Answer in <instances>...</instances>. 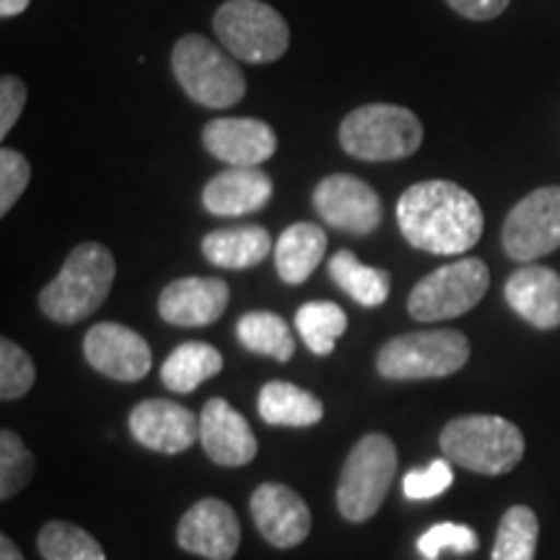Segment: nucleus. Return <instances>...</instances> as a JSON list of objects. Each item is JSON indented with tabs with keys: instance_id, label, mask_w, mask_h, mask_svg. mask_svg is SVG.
Here are the masks:
<instances>
[{
	"instance_id": "obj_29",
	"label": "nucleus",
	"mask_w": 560,
	"mask_h": 560,
	"mask_svg": "<svg viewBox=\"0 0 560 560\" xmlns=\"http://www.w3.org/2000/svg\"><path fill=\"white\" fill-rule=\"evenodd\" d=\"M37 548L45 560H107L100 540L70 522H47L39 529Z\"/></svg>"
},
{
	"instance_id": "obj_8",
	"label": "nucleus",
	"mask_w": 560,
	"mask_h": 560,
	"mask_svg": "<svg viewBox=\"0 0 560 560\" xmlns=\"http://www.w3.org/2000/svg\"><path fill=\"white\" fill-rule=\"evenodd\" d=\"M213 30L226 52L244 62H272L289 50V24L260 0H226L215 11Z\"/></svg>"
},
{
	"instance_id": "obj_18",
	"label": "nucleus",
	"mask_w": 560,
	"mask_h": 560,
	"mask_svg": "<svg viewBox=\"0 0 560 560\" xmlns=\"http://www.w3.org/2000/svg\"><path fill=\"white\" fill-rule=\"evenodd\" d=\"M202 143L215 159L231 166H257L278 149L276 130L252 117H219L208 122Z\"/></svg>"
},
{
	"instance_id": "obj_1",
	"label": "nucleus",
	"mask_w": 560,
	"mask_h": 560,
	"mask_svg": "<svg viewBox=\"0 0 560 560\" xmlns=\"http://www.w3.org/2000/svg\"><path fill=\"white\" fill-rule=\"evenodd\" d=\"M397 223L416 249L431 255H462L480 242V202L465 187L446 179L418 182L397 202Z\"/></svg>"
},
{
	"instance_id": "obj_37",
	"label": "nucleus",
	"mask_w": 560,
	"mask_h": 560,
	"mask_svg": "<svg viewBox=\"0 0 560 560\" xmlns=\"http://www.w3.org/2000/svg\"><path fill=\"white\" fill-rule=\"evenodd\" d=\"M26 5H30V0H0V16H19V13L26 11Z\"/></svg>"
},
{
	"instance_id": "obj_11",
	"label": "nucleus",
	"mask_w": 560,
	"mask_h": 560,
	"mask_svg": "<svg viewBox=\"0 0 560 560\" xmlns=\"http://www.w3.org/2000/svg\"><path fill=\"white\" fill-rule=\"evenodd\" d=\"M314 210L327 226L366 236L382 223V198L353 174H330L314 190Z\"/></svg>"
},
{
	"instance_id": "obj_20",
	"label": "nucleus",
	"mask_w": 560,
	"mask_h": 560,
	"mask_svg": "<svg viewBox=\"0 0 560 560\" xmlns=\"http://www.w3.org/2000/svg\"><path fill=\"white\" fill-rule=\"evenodd\" d=\"M272 198V179L260 166H231L202 187V206L213 215H244L262 210Z\"/></svg>"
},
{
	"instance_id": "obj_27",
	"label": "nucleus",
	"mask_w": 560,
	"mask_h": 560,
	"mask_svg": "<svg viewBox=\"0 0 560 560\" xmlns=\"http://www.w3.org/2000/svg\"><path fill=\"white\" fill-rule=\"evenodd\" d=\"M296 330L314 355H330L348 330V317L332 301H310L299 306Z\"/></svg>"
},
{
	"instance_id": "obj_33",
	"label": "nucleus",
	"mask_w": 560,
	"mask_h": 560,
	"mask_svg": "<svg viewBox=\"0 0 560 560\" xmlns=\"http://www.w3.org/2000/svg\"><path fill=\"white\" fill-rule=\"evenodd\" d=\"M454 482L452 462L450 459H436L429 467H420V470H410L402 480V493L410 501H429L436 495L450 490Z\"/></svg>"
},
{
	"instance_id": "obj_25",
	"label": "nucleus",
	"mask_w": 560,
	"mask_h": 560,
	"mask_svg": "<svg viewBox=\"0 0 560 560\" xmlns=\"http://www.w3.org/2000/svg\"><path fill=\"white\" fill-rule=\"evenodd\" d=\"M327 270H330V278L338 283V289L346 291L355 304L366 306V310H376L389 299V272L363 265L353 252H335Z\"/></svg>"
},
{
	"instance_id": "obj_34",
	"label": "nucleus",
	"mask_w": 560,
	"mask_h": 560,
	"mask_svg": "<svg viewBox=\"0 0 560 560\" xmlns=\"http://www.w3.org/2000/svg\"><path fill=\"white\" fill-rule=\"evenodd\" d=\"M30 179V161L13 149L0 151V215H5L13 206H16V200L24 195Z\"/></svg>"
},
{
	"instance_id": "obj_16",
	"label": "nucleus",
	"mask_w": 560,
	"mask_h": 560,
	"mask_svg": "<svg viewBox=\"0 0 560 560\" xmlns=\"http://www.w3.org/2000/svg\"><path fill=\"white\" fill-rule=\"evenodd\" d=\"M200 444L215 465L242 467L257 457V439L247 418L213 397L200 410Z\"/></svg>"
},
{
	"instance_id": "obj_19",
	"label": "nucleus",
	"mask_w": 560,
	"mask_h": 560,
	"mask_svg": "<svg viewBox=\"0 0 560 560\" xmlns=\"http://www.w3.org/2000/svg\"><path fill=\"white\" fill-rule=\"evenodd\" d=\"M509 306L537 330L560 327V276L545 265H527L506 280Z\"/></svg>"
},
{
	"instance_id": "obj_22",
	"label": "nucleus",
	"mask_w": 560,
	"mask_h": 560,
	"mask_svg": "<svg viewBox=\"0 0 560 560\" xmlns=\"http://www.w3.org/2000/svg\"><path fill=\"white\" fill-rule=\"evenodd\" d=\"M327 252V234L317 223H293L276 242V270L283 283L299 285L317 270Z\"/></svg>"
},
{
	"instance_id": "obj_2",
	"label": "nucleus",
	"mask_w": 560,
	"mask_h": 560,
	"mask_svg": "<svg viewBox=\"0 0 560 560\" xmlns=\"http://www.w3.org/2000/svg\"><path fill=\"white\" fill-rule=\"evenodd\" d=\"M117 265L104 244L83 242L68 255L52 283L39 293V310L58 325H75L104 304L115 283Z\"/></svg>"
},
{
	"instance_id": "obj_3",
	"label": "nucleus",
	"mask_w": 560,
	"mask_h": 560,
	"mask_svg": "<svg viewBox=\"0 0 560 560\" xmlns=\"http://www.w3.org/2000/svg\"><path fill=\"white\" fill-rule=\"evenodd\" d=\"M441 452L452 465L488 475H506L524 457V436L520 425L501 416H459L441 431Z\"/></svg>"
},
{
	"instance_id": "obj_5",
	"label": "nucleus",
	"mask_w": 560,
	"mask_h": 560,
	"mask_svg": "<svg viewBox=\"0 0 560 560\" xmlns=\"http://www.w3.org/2000/svg\"><path fill=\"white\" fill-rule=\"evenodd\" d=\"M470 361V340L459 330L405 332L387 340L376 355V371L392 382L444 380Z\"/></svg>"
},
{
	"instance_id": "obj_10",
	"label": "nucleus",
	"mask_w": 560,
	"mask_h": 560,
	"mask_svg": "<svg viewBox=\"0 0 560 560\" xmlns=\"http://www.w3.org/2000/svg\"><path fill=\"white\" fill-rule=\"evenodd\" d=\"M503 249L511 260L532 262L560 249V187H540L516 202L503 223Z\"/></svg>"
},
{
	"instance_id": "obj_17",
	"label": "nucleus",
	"mask_w": 560,
	"mask_h": 560,
	"mask_svg": "<svg viewBox=\"0 0 560 560\" xmlns=\"http://www.w3.org/2000/svg\"><path fill=\"white\" fill-rule=\"evenodd\" d=\"M229 296L226 280L221 278H179L161 291L159 314L177 327H206L221 319Z\"/></svg>"
},
{
	"instance_id": "obj_21",
	"label": "nucleus",
	"mask_w": 560,
	"mask_h": 560,
	"mask_svg": "<svg viewBox=\"0 0 560 560\" xmlns=\"http://www.w3.org/2000/svg\"><path fill=\"white\" fill-rule=\"evenodd\" d=\"M272 249L276 247H272L268 229L257 226V223L210 231L202 240V255L208 257V262L226 270L255 268Z\"/></svg>"
},
{
	"instance_id": "obj_28",
	"label": "nucleus",
	"mask_w": 560,
	"mask_h": 560,
	"mask_svg": "<svg viewBox=\"0 0 560 560\" xmlns=\"http://www.w3.org/2000/svg\"><path fill=\"white\" fill-rule=\"evenodd\" d=\"M540 522L529 506H511L501 516L490 560H535Z\"/></svg>"
},
{
	"instance_id": "obj_32",
	"label": "nucleus",
	"mask_w": 560,
	"mask_h": 560,
	"mask_svg": "<svg viewBox=\"0 0 560 560\" xmlns=\"http://www.w3.org/2000/svg\"><path fill=\"white\" fill-rule=\"evenodd\" d=\"M480 548L478 532L467 524H454V522H441L429 532H423L418 540V552L425 560H439L444 550L457 552V556H467Z\"/></svg>"
},
{
	"instance_id": "obj_4",
	"label": "nucleus",
	"mask_w": 560,
	"mask_h": 560,
	"mask_svg": "<svg viewBox=\"0 0 560 560\" xmlns=\"http://www.w3.org/2000/svg\"><path fill=\"white\" fill-rule=\"evenodd\" d=\"M397 475V446L384 433H366L346 457L338 482V511L348 522H369L387 499Z\"/></svg>"
},
{
	"instance_id": "obj_6",
	"label": "nucleus",
	"mask_w": 560,
	"mask_h": 560,
	"mask_svg": "<svg viewBox=\"0 0 560 560\" xmlns=\"http://www.w3.org/2000/svg\"><path fill=\"white\" fill-rule=\"evenodd\" d=\"M342 151L361 161H400L423 143V125L416 112L397 104H366L340 125Z\"/></svg>"
},
{
	"instance_id": "obj_7",
	"label": "nucleus",
	"mask_w": 560,
	"mask_h": 560,
	"mask_svg": "<svg viewBox=\"0 0 560 560\" xmlns=\"http://www.w3.org/2000/svg\"><path fill=\"white\" fill-rule=\"evenodd\" d=\"M172 70L182 91L208 109L234 107L247 91L240 66L200 34H187L177 42Z\"/></svg>"
},
{
	"instance_id": "obj_13",
	"label": "nucleus",
	"mask_w": 560,
	"mask_h": 560,
	"mask_svg": "<svg viewBox=\"0 0 560 560\" xmlns=\"http://www.w3.org/2000/svg\"><path fill=\"white\" fill-rule=\"evenodd\" d=\"M182 550L208 560H231L240 552L242 527L236 511L221 499H202L179 520Z\"/></svg>"
},
{
	"instance_id": "obj_36",
	"label": "nucleus",
	"mask_w": 560,
	"mask_h": 560,
	"mask_svg": "<svg viewBox=\"0 0 560 560\" xmlns=\"http://www.w3.org/2000/svg\"><path fill=\"white\" fill-rule=\"evenodd\" d=\"M459 16L472 19V21H490L501 16L509 9L511 0H446Z\"/></svg>"
},
{
	"instance_id": "obj_15",
	"label": "nucleus",
	"mask_w": 560,
	"mask_h": 560,
	"mask_svg": "<svg viewBox=\"0 0 560 560\" xmlns=\"http://www.w3.org/2000/svg\"><path fill=\"white\" fill-rule=\"evenodd\" d=\"M130 433L159 454L187 452L200 439V418L172 400H143L130 412Z\"/></svg>"
},
{
	"instance_id": "obj_38",
	"label": "nucleus",
	"mask_w": 560,
	"mask_h": 560,
	"mask_svg": "<svg viewBox=\"0 0 560 560\" xmlns=\"http://www.w3.org/2000/svg\"><path fill=\"white\" fill-rule=\"evenodd\" d=\"M0 560H24L21 550L16 548V542H13L9 535L0 537Z\"/></svg>"
},
{
	"instance_id": "obj_31",
	"label": "nucleus",
	"mask_w": 560,
	"mask_h": 560,
	"mask_svg": "<svg viewBox=\"0 0 560 560\" xmlns=\"http://www.w3.org/2000/svg\"><path fill=\"white\" fill-rule=\"evenodd\" d=\"M37 382V369L24 348L3 338L0 340V397L5 402L19 400Z\"/></svg>"
},
{
	"instance_id": "obj_30",
	"label": "nucleus",
	"mask_w": 560,
	"mask_h": 560,
	"mask_svg": "<svg viewBox=\"0 0 560 560\" xmlns=\"http://www.w3.org/2000/svg\"><path fill=\"white\" fill-rule=\"evenodd\" d=\"M32 475L34 457L19 433L0 431V499H13L19 490L30 486Z\"/></svg>"
},
{
	"instance_id": "obj_9",
	"label": "nucleus",
	"mask_w": 560,
	"mask_h": 560,
	"mask_svg": "<svg viewBox=\"0 0 560 560\" xmlns=\"http://www.w3.org/2000/svg\"><path fill=\"white\" fill-rule=\"evenodd\" d=\"M490 272L478 257H465L418 280L410 291L408 312L418 322H446L475 310L486 296Z\"/></svg>"
},
{
	"instance_id": "obj_24",
	"label": "nucleus",
	"mask_w": 560,
	"mask_h": 560,
	"mask_svg": "<svg viewBox=\"0 0 560 560\" xmlns=\"http://www.w3.org/2000/svg\"><path fill=\"white\" fill-rule=\"evenodd\" d=\"M223 355L208 342H182L170 353V359L161 366V382L166 389L187 395V392L198 389L202 382L213 380L221 374Z\"/></svg>"
},
{
	"instance_id": "obj_14",
	"label": "nucleus",
	"mask_w": 560,
	"mask_h": 560,
	"mask_svg": "<svg viewBox=\"0 0 560 560\" xmlns=\"http://www.w3.org/2000/svg\"><path fill=\"white\" fill-rule=\"evenodd\" d=\"M252 520L270 545L280 550L296 548L310 537L312 511L296 490L280 482H262L252 493Z\"/></svg>"
},
{
	"instance_id": "obj_35",
	"label": "nucleus",
	"mask_w": 560,
	"mask_h": 560,
	"mask_svg": "<svg viewBox=\"0 0 560 560\" xmlns=\"http://www.w3.org/2000/svg\"><path fill=\"white\" fill-rule=\"evenodd\" d=\"M26 107V86L19 75H3L0 81V138H5L19 122Z\"/></svg>"
},
{
	"instance_id": "obj_23",
	"label": "nucleus",
	"mask_w": 560,
	"mask_h": 560,
	"mask_svg": "<svg viewBox=\"0 0 560 560\" xmlns=\"http://www.w3.org/2000/svg\"><path fill=\"white\" fill-rule=\"evenodd\" d=\"M257 410L265 423L285 425V429H310L325 416V405L319 397L291 382L265 384L257 395Z\"/></svg>"
},
{
	"instance_id": "obj_12",
	"label": "nucleus",
	"mask_w": 560,
	"mask_h": 560,
	"mask_svg": "<svg viewBox=\"0 0 560 560\" xmlns=\"http://www.w3.org/2000/svg\"><path fill=\"white\" fill-rule=\"evenodd\" d=\"M83 355L100 374L117 382H140L151 371V348L143 335L117 322H100L83 338Z\"/></svg>"
},
{
	"instance_id": "obj_26",
	"label": "nucleus",
	"mask_w": 560,
	"mask_h": 560,
	"mask_svg": "<svg viewBox=\"0 0 560 560\" xmlns=\"http://www.w3.org/2000/svg\"><path fill=\"white\" fill-rule=\"evenodd\" d=\"M236 338L249 353L270 355L280 363L293 359L296 350V338L289 330L283 317L272 312H247L236 322Z\"/></svg>"
}]
</instances>
